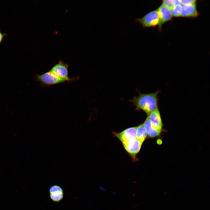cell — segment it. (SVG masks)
<instances>
[{
	"instance_id": "6da1fadb",
	"label": "cell",
	"mask_w": 210,
	"mask_h": 210,
	"mask_svg": "<svg viewBox=\"0 0 210 210\" xmlns=\"http://www.w3.org/2000/svg\"><path fill=\"white\" fill-rule=\"evenodd\" d=\"M160 92L158 90L155 92L149 94L140 93L138 97H135L131 100L138 110L144 111L147 116L158 107V95Z\"/></svg>"
},
{
	"instance_id": "7a4b0ae2",
	"label": "cell",
	"mask_w": 210,
	"mask_h": 210,
	"mask_svg": "<svg viewBox=\"0 0 210 210\" xmlns=\"http://www.w3.org/2000/svg\"><path fill=\"white\" fill-rule=\"evenodd\" d=\"M36 78L42 85L45 86L55 85L66 81L64 79L58 77L50 71L41 74L37 75Z\"/></svg>"
},
{
	"instance_id": "3957f363",
	"label": "cell",
	"mask_w": 210,
	"mask_h": 210,
	"mask_svg": "<svg viewBox=\"0 0 210 210\" xmlns=\"http://www.w3.org/2000/svg\"><path fill=\"white\" fill-rule=\"evenodd\" d=\"M136 21L140 24L143 28L154 27L158 24L159 19L157 11L153 10L143 17L137 18Z\"/></svg>"
},
{
	"instance_id": "277c9868",
	"label": "cell",
	"mask_w": 210,
	"mask_h": 210,
	"mask_svg": "<svg viewBox=\"0 0 210 210\" xmlns=\"http://www.w3.org/2000/svg\"><path fill=\"white\" fill-rule=\"evenodd\" d=\"M69 65L62 61H59L58 63L52 67L50 71L58 77L65 80L67 82L72 81L75 79L74 78H70L68 76V68Z\"/></svg>"
},
{
	"instance_id": "5b68a950",
	"label": "cell",
	"mask_w": 210,
	"mask_h": 210,
	"mask_svg": "<svg viewBox=\"0 0 210 210\" xmlns=\"http://www.w3.org/2000/svg\"><path fill=\"white\" fill-rule=\"evenodd\" d=\"M143 143L135 138L123 143V144L126 151L132 157L135 158L140 150Z\"/></svg>"
},
{
	"instance_id": "8992f818",
	"label": "cell",
	"mask_w": 210,
	"mask_h": 210,
	"mask_svg": "<svg viewBox=\"0 0 210 210\" xmlns=\"http://www.w3.org/2000/svg\"><path fill=\"white\" fill-rule=\"evenodd\" d=\"M157 10L159 19V29L161 30L162 24L171 20L172 16L170 10L163 4L161 5Z\"/></svg>"
},
{
	"instance_id": "52a82bcc",
	"label": "cell",
	"mask_w": 210,
	"mask_h": 210,
	"mask_svg": "<svg viewBox=\"0 0 210 210\" xmlns=\"http://www.w3.org/2000/svg\"><path fill=\"white\" fill-rule=\"evenodd\" d=\"M115 135L122 143L136 138V127L128 128L121 132L116 133Z\"/></svg>"
},
{
	"instance_id": "ba28073f",
	"label": "cell",
	"mask_w": 210,
	"mask_h": 210,
	"mask_svg": "<svg viewBox=\"0 0 210 210\" xmlns=\"http://www.w3.org/2000/svg\"><path fill=\"white\" fill-rule=\"evenodd\" d=\"M196 3L190 4H182L181 16L185 17L195 18L199 15Z\"/></svg>"
},
{
	"instance_id": "9c48e42d",
	"label": "cell",
	"mask_w": 210,
	"mask_h": 210,
	"mask_svg": "<svg viewBox=\"0 0 210 210\" xmlns=\"http://www.w3.org/2000/svg\"><path fill=\"white\" fill-rule=\"evenodd\" d=\"M147 118L154 127L158 129H161L162 123L158 107L152 112Z\"/></svg>"
},
{
	"instance_id": "30bf717a",
	"label": "cell",
	"mask_w": 210,
	"mask_h": 210,
	"mask_svg": "<svg viewBox=\"0 0 210 210\" xmlns=\"http://www.w3.org/2000/svg\"><path fill=\"white\" fill-rule=\"evenodd\" d=\"M143 124L146 132L147 135L149 137H154L160 134L161 129H158L154 127L147 118Z\"/></svg>"
},
{
	"instance_id": "8fae6325",
	"label": "cell",
	"mask_w": 210,
	"mask_h": 210,
	"mask_svg": "<svg viewBox=\"0 0 210 210\" xmlns=\"http://www.w3.org/2000/svg\"><path fill=\"white\" fill-rule=\"evenodd\" d=\"M147 136V134L143 124L136 127V138L143 142Z\"/></svg>"
},
{
	"instance_id": "7c38bea8",
	"label": "cell",
	"mask_w": 210,
	"mask_h": 210,
	"mask_svg": "<svg viewBox=\"0 0 210 210\" xmlns=\"http://www.w3.org/2000/svg\"><path fill=\"white\" fill-rule=\"evenodd\" d=\"M171 10L172 16L175 17L181 16L182 11L181 5L175 6Z\"/></svg>"
},
{
	"instance_id": "4fadbf2b",
	"label": "cell",
	"mask_w": 210,
	"mask_h": 210,
	"mask_svg": "<svg viewBox=\"0 0 210 210\" xmlns=\"http://www.w3.org/2000/svg\"><path fill=\"white\" fill-rule=\"evenodd\" d=\"M50 197L52 201L55 202H59L63 198V192L50 194Z\"/></svg>"
},
{
	"instance_id": "5bb4252c",
	"label": "cell",
	"mask_w": 210,
	"mask_h": 210,
	"mask_svg": "<svg viewBox=\"0 0 210 210\" xmlns=\"http://www.w3.org/2000/svg\"><path fill=\"white\" fill-rule=\"evenodd\" d=\"M49 192L50 194H51L58 192H62L63 191L60 187L55 185L51 186L49 188Z\"/></svg>"
},
{
	"instance_id": "9a60e30c",
	"label": "cell",
	"mask_w": 210,
	"mask_h": 210,
	"mask_svg": "<svg viewBox=\"0 0 210 210\" xmlns=\"http://www.w3.org/2000/svg\"><path fill=\"white\" fill-rule=\"evenodd\" d=\"M162 4L167 7L170 10H171L175 6L172 2L171 0H163Z\"/></svg>"
},
{
	"instance_id": "2e32d148",
	"label": "cell",
	"mask_w": 210,
	"mask_h": 210,
	"mask_svg": "<svg viewBox=\"0 0 210 210\" xmlns=\"http://www.w3.org/2000/svg\"><path fill=\"white\" fill-rule=\"evenodd\" d=\"M182 4H190L196 3V1L195 0H180Z\"/></svg>"
},
{
	"instance_id": "e0dca14e",
	"label": "cell",
	"mask_w": 210,
	"mask_h": 210,
	"mask_svg": "<svg viewBox=\"0 0 210 210\" xmlns=\"http://www.w3.org/2000/svg\"><path fill=\"white\" fill-rule=\"evenodd\" d=\"M174 6L181 5V4L180 0H171Z\"/></svg>"
},
{
	"instance_id": "ac0fdd59",
	"label": "cell",
	"mask_w": 210,
	"mask_h": 210,
	"mask_svg": "<svg viewBox=\"0 0 210 210\" xmlns=\"http://www.w3.org/2000/svg\"><path fill=\"white\" fill-rule=\"evenodd\" d=\"M5 35L4 34H3L0 30V43L2 41L3 38L4 37Z\"/></svg>"
}]
</instances>
